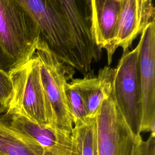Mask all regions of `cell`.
<instances>
[{
    "label": "cell",
    "mask_w": 155,
    "mask_h": 155,
    "mask_svg": "<svg viewBox=\"0 0 155 155\" xmlns=\"http://www.w3.org/2000/svg\"><path fill=\"white\" fill-rule=\"evenodd\" d=\"M65 93L73 125L88 118L84 100L78 90L67 82L65 85Z\"/></svg>",
    "instance_id": "obj_14"
},
{
    "label": "cell",
    "mask_w": 155,
    "mask_h": 155,
    "mask_svg": "<svg viewBox=\"0 0 155 155\" xmlns=\"http://www.w3.org/2000/svg\"><path fill=\"white\" fill-rule=\"evenodd\" d=\"M36 141L22 134L0 119V155H43Z\"/></svg>",
    "instance_id": "obj_12"
},
{
    "label": "cell",
    "mask_w": 155,
    "mask_h": 155,
    "mask_svg": "<svg viewBox=\"0 0 155 155\" xmlns=\"http://www.w3.org/2000/svg\"><path fill=\"white\" fill-rule=\"evenodd\" d=\"M71 138L73 155H97L96 117L74 124Z\"/></svg>",
    "instance_id": "obj_13"
},
{
    "label": "cell",
    "mask_w": 155,
    "mask_h": 155,
    "mask_svg": "<svg viewBox=\"0 0 155 155\" xmlns=\"http://www.w3.org/2000/svg\"><path fill=\"white\" fill-rule=\"evenodd\" d=\"M145 144V155H155V134H150Z\"/></svg>",
    "instance_id": "obj_17"
},
{
    "label": "cell",
    "mask_w": 155,
    "mask_h": 155,
    "mask_svg": "<svg viewBox=\"0 0 155 155\" xmlns=\"http://www.w3.org/2000/svg\"><path fill=\"white\" fill-rule=\"evenodd\" d=\"M41 79L45 94L50 105L55 126L71 133L73 122L68 107L65 85L71 78L72 68L60 62L39 39L35 51Z\"/></svg>",
    "instance_id": "obj_6"
},
{
    "label": "cell",
    "mask_w": 155,
    "mask_h": 155,
    "mask_svg": "<svg viewBox=\"0 0 155 155\" xmlns=\"http://www.w3.org/2000/svg\"><path fill=\"white\" fill-rule=\"evenodd\" d=\"M13 93V86L10 75L0 69V104L6 110Z\"/></svg>",
    "instance_id": "obj_15"
},
{
    "label": "cell",
    "mask_w": 155,
    "mask_h": 155,
    "mask_svg": "<svg viewBox=\"0 0 155 155\" xmlns=\"http://www.w3.org/2000/svg\"><path fill=\"white\" fill-rule=\"evenodd\" d=\"M138 44L142 99L140 131L155 134V21L144 28Z\"/></svg>",
    "instance_id": "obj_7"
},
{
    "label": "cell",
    "mask_w": 155,
    "mask_h": 155,
    "mask_svg": "<svg viewBox=\"0 0 155 155\" xmlns=\"http://www.w3.org/2000/svg\"><path fill=\"white\" fill-rule=\"evenodd\" d=\"M122 0H90L91 31L96 45L105 49L110 65L115 52L113 41Z\"/></svg>",
    "instance_id": "obj_9"
},
{
    "label": "cell",
    "mask_w": 155,
    "mask_h": 155,
    "mask_svg": "<svg viewBox=\"0 0 155 155\" xmlns=\"http://www.w3.org/2000/svg\"><path fill=\"white\" fill-rule=\"evenodd\" d=\"M35 21L39 39L62 63L85 74L101 57L91 31L90 0H18Z\"/></svg>",
    "instance_id": "obj_1"
},
{
    "label": "cell",
    "mask_w": 155,
    "mask_h": 155,
    "mask_svg": "<svg viewBox=\"0 0 155 155\" xmlns=\"http://www.w3.org/2000/svg\"><path fill=\"white\" fill-rule=\"evenodd\" d=\"M155 21L151 0H122L113 41L114 50L128 49L133 41L150 23Z\"/></svg>",
    "instance_id": "obj_8"
},
{
    "label": "cell",
    "mask_w": 155,
    "mask_h": 155,
    "mask_svg": "<svg viewBox=\"0 0 155 155\" xmlns=\"http://www.w3.org/2000/svg\"><path fill=\"white\" fill-rule=\"evenodd\" d=\"M0 119L16 131L36 141L44 150L53 147L71 136L70 133L56 127L37 124L18 114L4 113L0 115Z\"/></svg>",
    "instance_id": "obj_11"
},
{
    "label": "cell",
    "mask_w": 155,
    "mask_h": 155,
    "mask_svg": "<svg viewBox=\"0 0 155 155\" xmlns=\"http://www.w3.org/2000/svg\"><path fill=\"white\" fill-rule=\"evenodd\" d=\"M9 75L13 93L5 113L20 114L37 124L57 128L42 84L35 53L26 62L12 70Z\"/></svg>",
    "instance_id": "obj_3"
},
{
    "label": "cell",
    "mask_w": 155,
    "mask_h": 155,
    "mask_svg": "<svg viewBox=\"0 0 155 155\" xmlns=\"http://www.w3.org/2000/svg\"><path fill=\"white\" fill-rule=\"evenodd\" d=\"M36 23L18 0H0V69L9 73L35 53Z\"/></svg>",
    "instance_id": "obj_2"
},
{
    "label": "cell",
    "mask_w": 155,
    "mask_h": 155,
    "mask_svg": "<svg viewBox=\"0 0 155 155\" xmlns=\"http://www.w3.org/2000/svg\"><path fill=\"white\" fill-rule=\"evenodd\" d=\"M73 146L71 136L58 143L53 147L44 150L43 155H73Z\"/></svg>",
    "instance_id": "obj_16"
},
{
    "label": "cell",
    "mask_w": 155,
    "mask_h": 155,
    "mask_svg": "<svg viewBox=\"0 0 155 155\" xmlns=\"http://www.w3.org/2000/svg\"><path fill=\"white\" fill-rule=\"evenodd\" d=\"M6 111V109L5 108H4L1 104H0V115L4 113Z\"/></svg>",
    "instance_id": "obj_18"
},
{
    "label": "cell",
    "mask_w": 155,
    "mask_h": 155,
    "mask_svg": "<svg viewBox=\"0 0 155 155\" xmlns=\"http://www.w3.org/2000/svg\"><path fill=\"white\" fill-rule=\"evenodd\" d=\"M97 155H145V141L134 135L117 107L112 91L96 115Z\"/></svg>",
    "instance_id": "obj_4"
},
{
    "label": "cell",
    "mask_w": 155,
    "mask_h": 155,
    "mask_svg": "<svg viewBox=\"0 0 155 155\" xmlns=\"http://www.w3.org/2000/svg\"><path fill=\"white\" fill-rule=\"evenodd\" d=\"M114 73V68L105 66L96 76L87 75L82 79H73L70 82L81 94L88 117H95L102 102L110 95Z\"/></svg>",
    "instance_id": "obj_10"
},
{
    "label": "cell",
    "mask_w": 155,
    "mask_h": 155,
    "mask_svg": "<svg viewBox=\"0 0 155 155\" xmlns=\"http://www.w3.org/2000/svg\"><path fill=\"white\" fill-rule=\"evenodd\" d=\"M139 44L127 49L114 70L112 94L117 108L132 133L141 135L142 99L139 69Z\"/></svg>",
    "instance_id": "obj_5"
}]
</instances>
